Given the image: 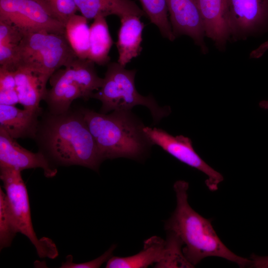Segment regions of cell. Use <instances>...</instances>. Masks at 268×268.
<instances>
[{
	"label": "cell",
	"mask_w": 268,
	"mask_h": 268,
	"mask_svg": "<svg viewBox=\"0 0 268 268\" xmlns=\"http://www.w3.org/2000/svg\"><path fill=\"white\" fill-rule=\"evenodd\" d=\"M202 17L205 37L210 39L216 48L225 51L230 41L227 25L228 0H196Z\"/></svg>",
	"instance_id": "12"
},
{
	"label": "cell",
	"mask_w": 268,
	"mask_h": 268,
	"mask_svg": "<svg viewBox=\"0 0 268 268\" xmlns=\"http://www.w3.org/2000/svg\"><path fill=\"white\" fill-rule=\"evenodd\" d=\"M259 106L262 108L268 110V100L261 101L259 103Z\"/></svg>",
	"instance_id": "31"
},
{
	"label": "cell",
	"mask_w": 268,
	"mask_h": 268,
	"mask_svg": "<svg viewBox=\"0 0 268 268\" xmlns=\"http://www.w3.org/2000/svg\"><path fill=\"white\" fill-rule=\"evenodd\" d=\"M0 20L15 25L24 34L39 31L65 34V26L35 0H0Z\"/></svg>",
	"instance_id": "8"
},
{
	"label": "cell",
	"mask_w": 268,
	"mask_h": 268,
	"mask_svg": "<svg viewBox=\"0 0 268 268\" xmlns=\"http://www.w3.org/2000/svg\"><path fill=\"white\" fill-rule=\"evenodd\" d=\"M143 131L153 145H157L180 161L195 168L207 177L205 183L211 191L218 189L222 175L208 165L195 151L191 140L183 135L174 136L164 130L144 126Z\"/></svg>",
	"instance_id": "9"
},
{
	"label": "cell",
	"mask_w": 268,
	"mask_h": 268,
	"mask_svg": "<svg viewBox=\"0 0 268 268\" xmlns=\"http://www.w3.org/2000/svg\"><path fill=\"white\" fill-rule=\"evenodd\" d=\"M19 103L15 89L0 90V104L15 106Z\"/></svg>",
	"instance_id": "29"
},
{
	"label": "cell",
	"mask_w": 268,
	"mask_h": 268,
	"mask_svg": "<svg viewBox=\"0 0 268 268\" xmlns=\"http://www.w3.org/2000/svg\"><path fill=\"white\" fill-rule=\"evenodd\" d=\"M77 57L65 34L28 33L18 46L17 68L31 69L49 79L59 68Z\"/></svg>",
	"instance_id": "5"
},
{
	"label": "cell",
	"mask_w": 268,
	"mask_h": 268,
	"mask_svg": "<svg viewBox=\"0 0 268 268\" xmlns=\"http://www.w3.org/2000/svg\"><path fill=\"white\" fill-rule=\"evenodd\" d=\"M41 113L0 104V127L14 139L35 138Z\"/></svg>",
	"instance_id": "14"
},
{
	"label": "cell",
	"mask_w": 268,
	"mask_h": 268,
	"mask_svg": "<svg viewBox=\"0 0 268 268\" xmlns=\"http://www.w3.org/2000/svg\"><path fill=\"white\" fill-rule=\"evenodd\" d=\"M135 73V70L126 69L118 62L109 63L102 86L92 98L101 101V113L131 111L136 105H143L150 110L154 121L158 122L170 114V109L160 107L151 96H143L137 92L134 83Z\"/></svg>",
	"instance_id": "4"
},
{
	"label": "cell",
	"mask_w": 268,
	"mask_h": 268,
	"mask_svg": "<svg viewBox=\"0 0 268 268\" xmlns=\"http://www.w3.org/2000/svg\"><path fill=\"white\" fill-rule=\"evenodd\" d=\"M167 256V242L157 236L151 237L144 242L143 249L133 256L112 257L107 262V268H145L155 264L158 268Z\"/></svg>",
	"instance_id": "15"
},
{
	"label": "cell",
	"mask_w": 268,
	"mask_h": 268,
	"mask_svg": "<svg viewBox=\"0 0 268 268\" xmlns=\"http://www.w3.org/2000/svg\"><path fill=\"white\" fill-rule=\"evenodd\" d=\"M15 87L14 71L0 66V90L14 89Z\"/></svg>",
	"instance_id": "28"
},
{
	"label": "cell",
	"mask_w": 268,
	"mask_h": 268,
	"mask_svg": "<svg viewBox=\"0 0 268 268\" xmlns=\"http://www.w3.org/2000/svg\"><path fill=\"white\" fill-rule=\"evenodd\" d=\"M50 78L52 87L46 90L43 97L50 113L59 115L66 113L69 110L74 100L82 98L78 85L66 76L62 70H57Z\"/></svg>",
	"instance_id": "13"
},
{
	"label": "cell",
	"mask_w": 268,
	"mask_h": 268,
	"mask_svg": "<svg viewBox=\"0 0 268 268\" xmlns=\"http://www.w3.org/2000/svg\"><path fill=\"white\" fill-rule=\"evenodd\" d=\"M18 231L6 195L0 188V249L10 247Z\"/></svg>",
	"instance_id": "23"
},
{
	"label": "cell",
	"mask_w": 268,
	"mask_h": 268,
	"mask_svg": "<svg viewBox=\"0 0 268 268\" xmlns=\"http://www.w3.org/2000/svg\"><path fill=\"white\" fill-rule=\"evenodd\" d=\"M21 172L13 168L0 166V178L18 232L28 238L40 258L55 259L58 255L55 244L48 238L38 239L34 231L28 192Z\"/></svg>",
	"instance_id": "6"
},
{
	"label": "cell",
	"mask_w": 268,
	"mask_h": 268,
	"mask_svg": "<svg viewBox=\"0 0 268 268\" xmlns=\"http://www.w3.org/2000/svg\"><path fill=\"white\" fill-rule=\"evenodd\" d=\"M167 4L175 38L188 36L203 54H207L204 24L196 0H167Z\"/></svg>",
	"instance_id": "10"
},
{
	"label": "cell",
	"mask_w": 268,
	"mask_h": 268,
	"mask_svg": "<svg viewBox=\"0 0 268 268\" xmlns=\"http://www.w3.org/2000/svg\"><path fill=\"white\" fill-rule=\"evenodd\" d=\"M116 246L114 245L107 250L100 257L92 261L81 263H74L73 262V258L71 255L67 257L66 262H63L60 268H97L100 267L105 262L112 257V253L115 249Z\"/></svg>",
	"instance_id": "25"
},
{
	"label": "cell",
	"mask_w": 268,
	"mask_h": 268,
	"mask_svg": "<svg viewBox=\"0 0 268 268\" xmlns=\"http://www.w3.org/2000/svg\"><path fill=\"white\" fill-rule=\"evenodd\" d=\"M103 160L120 157L138 159L152 145L144 125L130 111L109 114L80 110Z\"/></svg>",
	"instance_id": "3"
},
{
	"label": "cell",
	"mask_w": 268,
	"mask_h": 268,
	"mask_svg": "<svg viewBox=\"0 0 268 268\" xmlns=\"http://www.w3.org/2000/svg\"><path fill=\"white\" fill-rule=\"evenodd\" d=\"M251 267L257 268H268V256H260L255 254L251 255Z\"/></svg>",
	"instance_id": "30"
},
{
	"label": "cell",
	"mask_w": 268,
	"mask_h": 268,
	"mask_svg": "<svg viewBox=\"0 0 268 268\" xmlns=\"http://www.w3.org/2000/svg\"><path fill=\"white\" fill-rule=\"evenodd\" d=\"M87 19L83 15L74 14L65 26V35L76 56L88 59L89 51L90 27Z\"/></svg>",
	"instance_id": "21"
},
{
	"label": "cell",
	"mask_w": 268,
	"mask_h": 268,
	"mask_svg": "<svg viewBox=\"0 0 268 268\" xmlns=\"http://www.w3.org/2000/svg\"><path fill=\"white\" fill-rule=\"evenodd\" d=\"M230 41H244L268 32V0H228Z\"/></svg>",
	"instance_id": "7"
},
{
	"label": "cell",
	"mask_w": 268,
	"mask_h": 268,
	"mask_svg": "<svg viewBox=\"0 0 268 268\" xmlns=\"http://www.w3.org/2000/svg\"><path fill=\"white\" fill-rule=\"evenodd\" d=\"M24 33L15 25L0 20V43L18 46Z\"/></svg>",
	"instance_id": "27"
},
{
	"label": "cell",
	"mask_w": 268,
	"mask_h": 268,
	"mask_svg": "<svg viewBox=\"0 0 268 268\" xmlns=\"http://www.w3.org/2000/svg\"><path fill=\"white\" fill-rule=\"evenodd\" d=\"M140 18L128 15L120 18L121 25L116 46L119 53L118 63L125 67L132 59L140 55L142 50V32L144 24Z\"/></svg>",
	"instance_id": "17"
},
{
	"label": "cell",
	"mask_w": 268,
	"mask_h": 268,
	"mask_svg": "<svg viewBox=\"0 0 268 268\" xmlns=\"http://www.w3.org/2000/svg\"><path fill=\"white\" fill-rule=\"evenodd\" d=\"M188 183L178 181L174 185L177 205L166 221L165 230L177 235L183 243L182 251L194 267L208 257H218L235 263L239 267L251 266L252 262L230 250L220 240L211 224L194 210L188 201Z\"/></svg>",
	"instance_id": "2"
},
{
	"label": "cell",
	"mask_w": 268,
	"mask_h": 268,
	"mask_svg": "<svg viewBox=\"0 0 268 268\" xmlns=\"http://www.w3.org/2000/svg\"><path fill=\"white\" fill-rule=\"evenodd\" d=\"M139 0L145 15L158 28L162 35L173 41L176 38L168 19L167 0Z\"/></svg>",
	"instance_id": "22"
},
{
	"label": "cell",
	"mask_w": 268,
	"mask_h": 268,
	"mask_svg": "<svg viewBox=\"0 0 268 268\" xmlns=\"http://www.w3.org/2000/svg\"><path fill=\"white\" fill-rule=\"evenodd\" d=\"M14 75L19 103L25 109L41 113L39 105L47 90L48 79L24 67H18L14 71Z\"/></svg>",
	"instance_id": "16"
},
{
	"label": "cell",
	"mask_w": 268,
	"mask_h": 268,
	"mask_svg": "<svg viewBox=\"0 0 268 268\" xmlns=\"http://www.w3.org/2000/svg\"><path fill=\"white\" fill-rule=\"evenodd\" d=\"M18 46L0 43V66L13 71L16 70L18 67Z\"/></svg>",
	"instance_id": "26"
},
{
	"label": "cell",
	"mask_w": 268,
	"mask_h": 268,
	"mask_svg": "<svg viewBox=\"0 0 268 268\" xmlns=\"http://www.w3.org/2000/svg\"><path fill=\"white\" fill-rule=\"evenodd\" d=\"M39 151L56 165H78L97 171L104 161L80 110L46 114L34 138Z\"/></svg>",
	"instance_id": "1"
},
{
	"label": "cell",
	"mask_w": 268,
	"mask_h": 268,
	"mask_svg": "<svg viewBox=\"0 0 268 268\" xmlns=\"http://www.w3.org/2000/svg\"><path fill=\"white\" fill-rule=\"evenodd\" d=\"M94 63L86 59L75 58L67 64L63 73L74 81L80 88L82 99L88 100L102 86L103 78L100 77L96 72Z\"/></svg>",
	"instance_id": "19"
},
{
	"label": "cell",
	"mask_w": 268,
	"mask_h": 268,
	"mask_svg": "<svg viewBox=\"0 0 268 268\" xmlns=\"http://www.w3.org/2000/svg\"><path fill=\"white\" fill-rule=\"evenodd\" d=\"M53 18L65 26L78 8L74 0H35Z\"/></svg>",
	"instance_id": "24"
},
{
	"label": "cell",
	"mask_w": 268,
	"mask_h": 268,
	"mask_svg": "<svg viewBox=\"0 0 268 268\" xmlns=\"http://www.w3.org/2000/svg\"><path fill=\"white\" fill-rule=\"evenodd\" d=\"M105 17L94 19L90 27L89 51L88 59L103 66L109 63V53L113 44Z\"/></svg>",
	"instance_id": "20"
},
{
	"label": "cell",
	"mask_w": 268,
	"mask_h": 268,
	"mask_svg": "<svg viewBox=\"0 0 268 268\" xmlns=\"http://www.w3.org/2000/svg\"><path fill=\"white\" fill-rule=\"evenodd\" d=\"M78 10L87 19L116 15L120 18L128 15L141 17L145 13L132 0H74Z\"/></svg>",
	"instance_id": "18"
},
{
	"label": "cell",
	"mask_w": 268,
	"mask_h": 268,
	"mask_svg": "<svg viewBox=\"0 0 268 268\" xmlns=\"http://www.w3.org/2000/svg\"><path fill=\"white\" fill-rule=\"evenodd\" d=\"M0 166L22 171L32 168H41L45 176L52 178L57 169L41 152H32L19 144L16 139L0 127Z\"/></svg>",
	"instance_id": "11"
}]
</instances>
